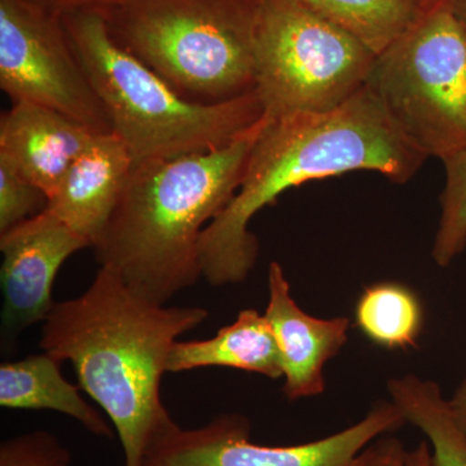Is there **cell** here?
Returning a JSON list of instances; mask_svg holds the SVG:
<instances>
[{
	"label": "cell",
	"instance_id": "6da1fadb",
	"mask_svg": "<svg viewBox=\"0 0 466 466\" xmlns=\"http://www.w3.org/2000/svg\"><path fill=\"white\" fill-rule=\"evenodd\" d=\"M425 161L367 86L329 112L267 116L240 188L202 232V278L214 287L247 280L259 253L251 219L288 189L358 170L404 184Z\"/></svg>",
	"mask_w": 466,
	"mask_h": 466
},
{
	"label": "cell",
	"instance_id": "7a4b0ae2",
	"mask_svg": "<svg viewBox=\"0 0 466 466\" xmlns=\"http://www.w3.org/2000/svg\"><path fill=\"white\" fill-rule=\"evenodd\" d=\"M208 317L207 309L167 308L144 299L100 267L84 294L56 302L39 348L73 364L82 390L115 426L125 466H142L150 441L174 421L161 400L171 349Z\"/></svg>",
	"mask_w": 466,
	"mask_h": 466
},
{
	"label": "cell",
	"instance_id": "3957f363",
	"mask_svg": "<svg viewBox=\"0 0 466 466\" xmlns=\"http://www.w3.org/2000/svg\"><path fill=\"white\" fill-rule=\"evenodd\" d=\"M263 115L219 148L135 164L115 213L94 245L100 267L144 299L167 305L202 278L200 241L240 188Z\"/></svg>",
	"mask_w": 466,
	"mask_h": 466
},
{
	"label": "cell",
	"instance_id": "277c9868",
	"mask_svg": "<svg viewBox=\"0 0 466 466\" xmlns=\"http://www.w3.org/2000/svg\"><path fill=\"white\" fill-rule=\"evenodd\" d=\"M64 25L110 130L134 165L219 148L263 116L256 91L218 104L186 99L113 39L96 9L67 12Z\"/></svg>",
	"mask_w": 466,
	"mask_h": 466
},
{
	"label": "cell",
	"instance_id": "5b68a950",
	"mask_svg": "<svg viewBox=\"0 0 466 466\" xmlns=\"http://www.w3.org/2000/svg\"><path fill=\"white\" fill-rule=\"evenodd\" d=\"M94 9L186 99L218 104L254 91L257 0H106Z\"/></svg>",
	"mask_w": 466,
	"mask_h": 466
},
{
	"label": "cell",
	"instance_id": "8992f818",
	"mask_svg": "<svg viewBox=\"0 0 466 466\" xmlns=\"http://www.w3.org/2000/svg\"><path fill=\"white\" fill-rule=\"evenodd\" d=\"M366 86L426 158L466 146V30L450 2L422 5Z\"/></svg>",
	"mask_w": 466,
	"mask_h": 466
},
{
	"label": "cell",
	"instance_id": "52a82bcc",
	"mask_svg": "<svg viewBox=\"0 0 466 466\" xmlns=\"http://www.w3.org/2000/svg\"><path fill=\"white\" fill-rule=\"evenodd\" d=\"M376 56L299 0H257L254 91L268 118L339 108L366 87Z\"/></svg>",
	"mask_w": 466,
	"mask_h": 466
},
{
	"label": "cell",
	"instance_id": "ba28073f",
	"mask_svg": "<svg viewBox=\"0 0 466 466\" xmlns=\"http://www.w3.org/2000/svg\"><path fill=\"white\" fill-rule=\"evenodd\" d=\"M407 424L394 401L380 400L366 417L323 440L297 446H262L250 441V422L238 413L182 429L175 421L159 431L142 466H373L377 441Z\"/></svg>",
	"mask_w": 466,
	"mask_h": 466
},
{
	"label": "cell",
	"instance_id": "9c48e42d",
	"mask_svg": "<svg viewBox=\"0 0 466 466\" xmlns=\"http://www.w3.org/2000/svg\"><path fill=\"white\" fill-rule=\"evenodd\" d=\"M0 87L14 104L47 106L112 133L66 27L34 0H0Z\"/></svg>",
	"mask_w": 466,
	"mask_h": 466
},
{
	"label": "cell",
	"instance_id": "30bf717a",
	"mask_svg": "<svg viewBox=\"0 0 466 466\" xmlns=\"http://www.w3.org/2000/svg\"><path fill=\"white\" fill-rule=\"evenodd\" d=\"M90 242L42 211L0 235L3 262L2 351L15 349L18 336L45 323L54 309L52 287L61 266Z\"/></svg>",
	"mask_w": 466,
	"mask_h": 466
},
{
	"label": "cell",
	"instance_id": "8fae6325",
	"mask_svg": "<svg viewBox=\"0 0 466 466\" xmlns=\"http://www.w3.org/2000/svg\"><path fill=\"white\" fill-rule=\"evenodd\" d=\"M268 305L265 317L280 352L288 400L318 397L325 390L324 367L348 343L350 320L345 317H311L299 308L280 263L268 266Z\"/></svg>",
	"mask_w": 466,
	"mask_h": 466
},
{
	"label": "cell",
	"instance_id": "7c38bea8",
	"mask_svg": "<svg viewBox=\"0 0 466 466\" xmlns=\"http://www.w3.org/2000/svg\"><path fill=\"white\" fill-rule=\"evenodd\" d=\"M133 167L118 137L97 134L64 175L45 211L94 248L115 213Z\"/></svg>",
	"mask_w": 466,
	"mask_h": 466
},
{
	"label": "cell",
	"instance_id": "4fadbf2b",
	"mask_svg": "<svg viewBox=\"0 0 466 466\" xmlns=\"http://www.w3.org/2000/svg\"><path fill=\"white\" fill-rule=\"evenodd\" d=\"M97 133L63 113L17 103L0 118V153L48 198Z\"/></svg>",
	"mask_w": 466,
	"mask_h": 466
},
{
	"label": "cell",
	"instance_id": "5bb4252c",
	"mask_svg": "<svg viewBox=\"0 0 466 466\" xmlns=\"http://www.w3.org/2000/svg\"><path fill=\"white\" fill-rule=\"evenodd\" d=\"M225 367L278 380L283 377L280 352L265 317L257 309H242L232 324L217 336L196 341H177L167 360V372Z\"/></svg>",
	"mask_w": 466,
	"mask_h": 466
},
{
	"label": "cell",
	"instance_id": "9a60e30c",
	"mask_svg": "<svg viewBox=\"0 0 466 466\" xmlns=\"http://www.w3.org/2000/svg\"><path fill=\"white\" fill-rule=\"evenodd\" d=\"M61 361L47 352L0 366V406L9 410H50L70 416L97 437L112 438L103 416L61 373Z\"/></svg>",
	"mask_w": 466,
	"mask_h": 466
},
{
	"label": "cell",
	"instance_id": "2e32d148",
	"mask_svg": "<svg viewBox=\"0 0 466 466\" xmlns=\"http://www.w3.org/2000/svg\"><path fill=\"white\" fill-rule=\"evenodd\" d=\"M388 390L406 421L428 437L434 466H466V434L437 382L410 373L391 379Z\"/></svg>",
	"mask_w": 466,
	"mask_h": 466
},
{
	"label": "cell",
	"instance_id": "e0dca14e",
	"mask_svg": "<svg viewBox=\"0 0 466 466\" xmlns=\"http://www.w3.org/2000/svg\"><path fill=\"white\" fill-rule=\"evenodd\" d=\"M355 323L377 346L388 350L416 348L424 329L425 312L419 296L397 281L370 285L355 306Z\"/></svg>",
	"mask_w": 466,
	"mask_h": 466
},
{
	"label": "cell",
	"instance_id": "ac0fdd59",
	"mask_svg": "<svg viewBox=\"0 0 466 466\" xmlns=\"http://www.w3.org/2000/svg\"><path fill=\"white\" fill-rule=\"evenodd\" d=\"M363 42L376 55L400 38L421 12L417 0H299Z\"/></svg>",
	"mask_w": 466,
	"mask_h": 466
},
{
	"label": "cell",
	"instance_id": "d6986e66",
	"mask_svg": "<svg viewBox=\"0 0 466 466\" xmlns=\"http://www.w3.org/2000/svg\"><path fill=\"white\" fill-rule=\"evenodd\" d=\"M446 183L441 193V217L431 257L449 267L466 249V146L441 158Z\"/></svg>",
	"mask_w": 466,
	"mask_h": 466
},
{
	"label": "cell",
	"instance_id": "ffe728a7",
	"mask_svg": "<svg viewBox=\"0 0 466 466\" xmlns=\"http://www.w3.org/2000/svg\"><path fill=\"white\" fill-rule=\"evenodd\" d=\"M47 207V196L0 153V235L38 216Z\"/></svg>",
	"mask_w": 466,
	"mask_h": 466
},
{
	"label": "cell",
	"instance_id": "44dd1931",
	"mask_svg": "<svg viewBox=\"0 0 466 466\" xmlns=\"http://www.w3.org/2000/svg\"><path fill=\"white\" fill-rule=\"evenodd\" d=\"M69 451L47 431L12 438L0 447V466H70Z\"/></svg>",
	"mask_w": 466,
	"mask_h": 466
},
{
	"label": "cell",
	"instance_id": "7402d4cb",
	"mask_svg": "<svg viewBox=\"0 0 466 466\" xmlns=\"http://www.w3.org/2000/svg\"><path fill=\"white\" fill-rule=\"evenodd\" d=\"M407 451L403 443L394 437L377 441V456L373 466H404Z\"/></svg>",
	"mask_w": 466,
	"mask_h": 466
},
{
	"label": "cell",
	"instance_id": "603a6c76",
	"mask_svg": "<svg viewBox=\"0 0 466 466\" xmlns=\"http://www.w3.org/2000/svg\"><path fill=\"white\" fill-rule=\"evenodd\" d=\"M106 0H35V3L41 5L42 7L54 11L57 14L58 11L67 12L78 11V9L94 8L101 5Z\"/></svg>",
	"mask_w": 466,
	"mask_h": 466
},
{
	"label": "cell",
	"instance_id": "cb8c5ba5",
	"mask_svg": "<svg viewBox=\"0 0 466 466\" xmlns=\"http://www.w3.org/2000/svg\"><path fill=\"white\" fill-rule=\"evenodd\" d=\"M449 404L460 428L466 434V377L464 381L460 383L459 388L456 389L455 394L450 398Z\"/></svg>",
	"mask_w": 466,
	"mask_h": 466
},
{
	"label": "cell",
	"instance_id": "d4e9b609",
	"mask_svg": "<svg viewBox=\"0 0 466 466\" xmlns=\"http://www.w3.org/2000/svg\"><path fill=\"white\" fill-rule=\"evenodd\" d=\"M404 466H434L431 450L426 441H421L415 450L407 452Z\"/></svg>",
	"mask_w": 466,
	"mask_h": 466
},
{
	"label": "cell",
	"instance_id": "484cf974",
	"mask_svg": "<svg viewBox=\"0 0 466 466\" xmlns=\"http://www.w3.org/2000/svg\"><path fill=\"white\" fill-rule=\"evenodd\" d=\"M450 5L466 30V0H451Z\"/></svg>",
	"mask_w": 466,
	"mask_h": 466
},
{
	"label": "cell",
	"instance_id": "4316f807",
	"mask_svg": "<svg viewBox=\"0 0 466 466\" xmlns=\"http://www.w3.org/2000/svg\"><path fill=\"white\" fill-rule=\"evenodd\" d=\"M421 5H431V3L437 2H451V0H417Z\"/></svg>",
	"mask_w": 466,
	"mask_h": 466
}]
</instances>
